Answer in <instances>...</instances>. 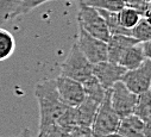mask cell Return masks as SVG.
Returning a JSON list of instances; mask_svg holds the SVG:
<instances>
[{"mask_svg":"<svg viewBox=\"0 0 151 137\" xmlns=\"http://www.w3.org/2000/svg\"><path fill=\"white\" fill-rule=\"evenodd\" d=\"M35 95L40 106V126L38 131L56 124L60 116L67 109L61 101L55 79L42 80L35 87Z\"/></svg>","mask_w":151,"mask_h":137,"instance_id":"cell-1","label":"cell"},{"mask_svg":"<svg viewBox=\"0 0 151 137\" xmlns=\"http://www.w3.org/2000/svg\"><path fill=\"white\" fill-rule=\"evenodd\" d=\"M61 75L79 82H83L93 75V64L81 53L76 43L71 45L70 51L61 64Z\"/></svg>","mask_w":151,"mask_h":137,"instance_id":"cell-2","label":"cell"},{"mask_svg":"<svg viewBox=\"0 0 151 137\" xmlns=\"http://www.w3.org/2000/svg\"><path fill=\"white\" fill-rule=\"evenodd\" d=\"M120 118L111 106L109 89H106L102 101L100 102L94 120L91 125V130L94 137H108L113 135L119 125Z\"/></svg>","mask_w":151,"mask_h":137,"instance_id":"cell-3","label":"cell"},{"mask_svg":"<svg viewBox=\"0 0 151 137\" xmlns=\"http://www.w3.org/2000/svg\"><path fill=\"white\" fill-rule=\"evenodd\" d=\"M79 26H81L91 36L104 42H107L111 36L106 23L99 11L94 7H89L83 4H80Z\"/></svg>","mask_w":151,"mask_h":137,"instance_id":"cell-4","label":"cell"},{"mask_svg":"<svg viewBox=\"0 0 151 137\" xmlns=\"http://www.w3.org/2000/svg\"><path fill=\"white\" fill-rule=\"evenodd\" d=\"M109 101L112 109L122 119L133 113L137 94L129 91L122 81H118L109 88Z\"/></svg>","mask_w":151,"mask_h":137,"instance_id":"cell-5","label":"cell"},{"mask_svg":"<svg viewBox=\"0 0 151 137\" xmlns=\"http://www.w3.org/2000/svg\"><path fill=\"white\" fill-rule=\"evenodd\" d=\"M75 43L92 64L107 61V43L91 36L81 26H79L78 40Z\"/></svg>","mask_w":151,"mask_h":137,"instance_id":"cell-6","label":"cell"},{"mask_svg":"<svg viewBox=\"0 0 151 137\" xmlns=\"http://www.w3.org/2000/svg\"><path fill=\"white\" fill-rule=\"evenodd\" d=\"M129 91L134 94H140L150 91L151 86V60L145 58L144 62L134 69L126 71L120 80Z\"/></svg>","mask_w":151,"mask_h":137,"instance_id":"cell-7","label":"cell"},{"mask_svg":"<svg viewBox=\"0 0 151 137\" xmlns=\"http://www.w3.org/2000/svg\"><path fill=\"white\" fill-rule=\"evenodd\" d=\"M58 97L64 105L76 107L85 99V92L82 84L73 79L60 75L55 79Z\"/></svg>","mask_w":151,"mask_h":137,"instance_id":"cell-8","label":"cell"},{"mask_svg":"<svg viewBox=\"0 0 151 137\" xmlns=\"http://www.w3.org/2000/svg\"><path fill=\"white\" fill-rule=\"evenodd\" d=\"M125 72L126 69L124 67L109 61H102L93 64V75L105 89H109L116 82L120 81Z\"/></svg>","mask_w":151,"mask_h":137,"instance_id":"cell-9","label":"cell"},{"mask_svg":"<svg viewBox=\"0 0 151 137\" xmlns=\"http://www.w3.org/2000/svg\"><path fill=\"white\" fill-rule=\"evenodd\" d=\"M106 43H107V61L113 62V63H118L122 53L126 48L134 45L139 42L131 36L111 35Z\"/></svg>","mask_w":151,"mask_h":137,"instance_id":"cell-10","label":"cell"},{"mask_svg":"<svg viewBox=\"0 0 151 137\" xmlns=\"http://www.w3.org/2000/svg\"><path fill=\"white\" fill-rule=\"evenodd\" d=\"M144 122L134 115H130L120 119L117 131L108 137H145Z\"/></svg>","mask_w":151,"mask_h":137,"instance_id":"cell-11","label":"cell"},{"mask_svg":"<svg viewBox=\"0 0 151 137\" xmlns=\"http://www.w3.org/2000/svg\"><path fill=\"white\" fill-rule=\"evenodd\" d=\"M99 105H100L99 101L85 95V99L75 107L78 125L91 128V125L94 120V117L96 115V111L99 109Z\"/></svg>","mask_w":151,"mask_h":137,"instance_id":"cell-12","label":"cell"},{"mask_svg":"<svg viewBox=\"0 0 151 137\" xmlns=\"http://www.w3.org/2000/svg\"><path fill=\"white\" fill-rule=\"evenodd\" d=\"M145 58H147V57H145L143 49H142V44L139 42L134 45L126 48L122 53L118 64L124 67L126 71H131V69H134V68H138L144 62Z\"/></svg>","mask_w":151,"mask_h":137,"instance_id":"cell-13","label":"cell"},{"mask_svg":"<svg viewBox=\"0 0 151 137\" xmlns=\"http://www.w3.org/2000/svg\"><path fill=\"white\" fill-rule=\"evenodd\" d=\"M144 123L151 122V92L146 91L137 95V101L133 109V113Z\"/></svg>","mask_w":151,"mask_h":137,"instance_id":"cell-14","label":"cell"},{"mask_svg":"<svg viewBox=\"0 0 151 137\" xmlns=\"http://www.w3.org/2000/svg\"><path fill=\"white\" fill-rule=\"evenodd\" d=\"M101 17L104 18L106 26L109 31V35H125V36H131V30L125 29L122 26L118 13L117 12H111V11H105V10H98Z\"/></svg>","mask_w":151,"mask_h":137,"instance_id":"cell-15","label":"cell"},{"mask_svg":"<svg viewBox=\"0 0 151 137\" xmlns=\"http://www.w3.org/2000/svg\"><path fill=\"white\" fill-rule=\"evenodd\" d=\"M23 0H0V26L19 16Z\"/></svg>","mask_w":151,"mask_h":137,"instance_id":"cell-16","label":"cell"},{"mask_svg":"<svg viewBox=\"0 0 151 137\" xmlns=\"http://www.w3.org/2000/svg\"><path fill=\"white\" fill-rule=\"evenodd\" d=\"M16 50V40L6 29L0 27V62L12 56Z\"/></svg>","mask_w":151,"mask_h":137,"instance_id":"cell-17","label":"cell"},{"mask_svg":"<svg viewBox=\"0 0 151 137\" xmlns=\"http://www.w3.org/2000/svg\"><path fill=\"white\" fill-rule=\"evenodd\" d=\"M81 84H82L83 92H85L86 97H89V98H92V99H94L99 102L102 101L106 89L101 86V84L98 81V79L94 75L89 76L87 80H85Z\"/></svg>","mask_w":151,"mask_h":137,"instance_id":"cell-18","label":"cell"},{"mask_svg":"<svg viewBox=\"0 0 151 137\" xmlns=\"http://www.w3.org/2000/svg\"><path fill=\"white\" fill-rule=\"evenodd\" d=\"M80 4H83L96 10H105L111 12H119L125 7V4L122 0H81Z\"/></svg>","mask_w":151,"mask_h":137,"instance_id":"cell-19","label":"cell"},{"mask_svg":"<svg viewBox=\"0 0 151 137\" xmlns=\"http://www.w3.org/2000/svg\"><path fill=\"white\" fill-rule=\"evenodd\" d=\"M131 37L138 42H146L151 40V25L149 17H140L138 23L131 29Z\"/></svg>","mask_w":151,"mask_h":137,"instance_id":"cell-20","label":"cell"},{"mask_svg":"<svg viewBox=\"0 0 151 137\" xmlns=\"http://www.w3.org/2000/svg\"><path fill=\"white\" fill-rule=\"evenodd\" d=\"M117 13H118V18H119L122 26H124L125 29H129V30H131L138 23L140 17H144L142 12H139L132 7H126V6Z\"/></svg>","mask_w":151,"mask_h":137,"instance_id":"cell-21","label":"cell"},{"mask_svg":"<svg viewBox=\"0 0 151 137\" xmlns=\"http://www.w3.org/2000/svg\"><path fill=\"white\" fill-rule=\"evenodd\" d=\"M57 125H60L61 128L70 131L73 128L78 126V122H76V112H75V107H70L67 106V109L64 110V112L60 116V118L56 122Z\"/></svg>","mask_w":151,"mask_h":137,"instance_id":"cell-22","label":"cell"},{"mask_svg":"<svg viewBox=\"0 0 151 137\" xmlns=\"http://www.w3.org/2000/svg\"><path fill=\"white\" fill-rule=\"evenodd\" d=\"M37 137H69V131L61 128L57 124H52L38 131V136Z\"/></svg>","mask_w":151,"mask_h":137,"instance_id":"cell-23","label":"cell"},{"mask_svg":"<svg viewBox=\"0 0 151 137\" xmlns=\"http://www.w3.org/2000/svg\"><path fill=\"white\" fill-rule=\"evenodd\" d=\"M48 1H52V0H23L22 6L19 9V16L26 14L30 11H32L33 9L38 7V6H41Z\"/></svg>","mask_w":151,"mask_h":137,"instance_id":"cell-24","label":"cell"},{"mask_svg":"<svg viewBox=\"0 0 151 137\" xmlns=\"http://www.w3.org/2000/svg\"><path fill=\"white\" fill-rule=\"evenodd\" d=\"M69 137H94L91 128L86 126H75L69 131Z\"/></svg>","mask_w":151,"mask_h":137,"instance_id":"cell-25","label":"cell"},{"mask_svg":"<svg viewBox=\"0 0 151 137\" xmlns=\"http://www.w3.org/2000/svg\"><path fill=\"white\" fill-rule=\"evenodd\" d=\"M0 137H3V136H0ZM10 137H32L31 136V132L29 129H24L19 135H16V136H10Z\"/></svg>","mask_w":151,"mask_h":137,"instance_id":"cell-26","label":"cell"}]
</instances>
